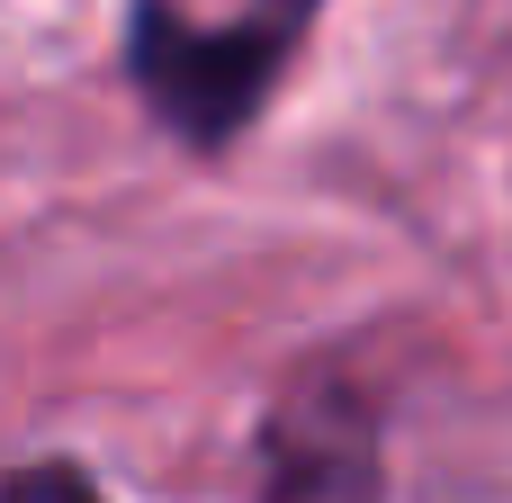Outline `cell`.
Here are the masks:
<instances>
[{
  "mask_svg": "<svg viewBox=\"0 0 512 503\" xmlns=\"http://www.w3.org/2000/svg\"><path fill=\"white\" fill-rule=\"evenodd\" d=\"M306 27H315V0H261V9L225 18V27H198L171 0H135V18H126V72H135V90L153 99V117L180 144L216 153L279 90V72L306 45Z\"/></svg>",
  "mask_w": 512,
  "mask_h": 503,
  "instance_id": "1",
  "label": "cell"
},
{
  "mask_svg": "<svg viewBox=\"0 0 512 503\" xmlns=\"http://www.w3.org/2000/svg\"><path fill=\"white\" fill-rule=\"evenodd\" d=\"M261 503H387L378 432L342 378H306L261 432Z\"/></svg>",
  "mask_w": 512,
  "mask_h": 503,
  "instance_id": "2",
  "label": "cell"
},
{
  "mask_svg": "<svg viewBox=\"0 0 512 503\" xmlns=\"http://www.w3.org/2000/svg\"><path fill=\"white\" fill-rule=\"evenodd\" d=\"M0 503H108L81 468H63V459H45V468H18L9 486H0Z\"/></svg>",
  "mask_w": 512,
  "mask_h": 503,
  "instance_id": "3",
  "label": "cell"
}]
</instances>
